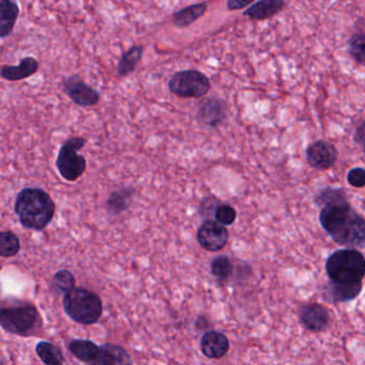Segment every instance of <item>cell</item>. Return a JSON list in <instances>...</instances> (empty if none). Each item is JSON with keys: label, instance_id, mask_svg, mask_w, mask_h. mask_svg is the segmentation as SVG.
<instances>
[{"label": "cell", "instance_id": "23", "mask_svg": "<svg viewBox=\"0 0 365 365\" xmlns=\"http://www.w3.org/2000/svg\"><path fill=\"white\" fill-rule=\"evenodd\" d=\"M21 241L14 233L10 231H0V256L13 257L19 254Z\"/></svg>", "mask_w": 365, "mask_h": 365}, {"label": "cell", "instance_id": "29", "mask_svg": "<svg viewBox=\"0 0 365 365\" xmlns=\"http://www.w3.org/2000/svg\"><path fill=\"white\" fill-rule=\"evenodd\" d=\"M255 1V0H227V8L230 11L242 10Z\"/></svg>", "mask_w": 365, "mask_h": 365}, {"label": "cell", "instance_id": "31", "mask_svg": "<svg viewBox=\"0 0 365 365\" xmlns=\"http://www.w3.org/2000/svg\"><path fill=\"white\" fill-rule=\"evenodd\" d=\"M0 297H1V289H0Z\"/></svg>", "mask_w": 365, "mask_h": 365}, {"label": "cell", "instance_id": "24", "mask_svg": "<svg viewBox=\"0 0 365 365\" xmlns=\"http://www.w3.org/2000/svg\"><path fill=\"white\" fill-rule=\"evenodd\" d=\"M51 287L58 293L66 295V293L76 287V280H75L74 274L68 270H60L53 276Z\"/></svg>", "mask_w": 365, "mask_h": 365}, {"label": "cell", "instance_id": "15", "mask_svg": "<svg viewBox=\"0 0 365 365\" xmlns=\"http://www.w3.org/2000/svg\"><path fill=\"white\" fill-rule=\"evenodd\" d=\"M361 291L362 282L336 283L330 281L325 289V296L329 301L340 304L356 299Z\"/></svg>", "mask_w": 365, "mask_h": 365}, {"label": "cell", "instance_id": "19", "mask_svg": "<svg viewBox=\"0 0 365 365\" xmlns=\"http://www.w3.org/2000/svg\"><path fill=\"white\" fill-rule=\"evenodd\" d=\"M207 11V4L200 2V4H191L186 8L181 9L173 13V23L177 27L185 28L195 23V21L203 16Z\"/></svg>", "mask_w": 365, "mask_h": 365}, {"label": "cell", "instance_id": "28", "mask_svg": "<svg viewBox=\"0 0 365 365\" xmlns=\"http://www.w3.org/2000/svg\"><path fill=\"white\" fill-rule=\"evenodd\" d=\"M347 181L354 188H364L365 169L361 167H356L349 171V173L347 174Z\"/></svg>", "mask_w": 365, "mask_h": 365}, {"label": "cell", "instance_id": "21", "mask_svg": "<svg viewBox=\"0 0 365 365\" xmlns=\"http://www.w3.org/2000/svg\"><path fill=\"white\" fill-rule=\"evenodd\" d=\"M143 56V47L134 45L125 53L122 54L118 64L117 72L120 77H125L134 72Z\"/></svg>", "mask_w": 365, "mask_h": 365}, {"label": "cell", "instance_id": "18", "mask_svg": "<svg viewBox=\"0 0 365 365\" xmlns=\"http://www.w3.org/2000/svg\"><path fill=\"white\" fill-rule=\"evenodd\" d=\"M19 16L16 0H0V38H6L12 34Z\"/></svg>", "mask_w": 365, "mask_h": 365}, {"label": "cell", "instance_id": "12", "mask_svg": "<svg viewBox=\"0 0 365 365\" xmlns=\"http://www.w3.org/2000/svg\"><path fill=\"white\" fill-rule=\"evenodd\" d=\"M309 164L317 169H328L336 164L338 150L334 144L326 141H317L309 146L306 151Z\"/></svg>", "mask_w": 365, "mask_h": 365}, {"label": "cell", "instance_id": "26", "mask_svg": "<svg viewBox=\"0 0 365 365\" xmlns=\"http://www.w3.org/2000/svg\"><path fill=\"white\" fill-rule=\"evenodd\" d=\"M212 276L219 281H225L233 274V264L227 256H218L210 265Z\"/></svg>", "mask_w": 365, "mask_h": 365}, {"label": "cell", "instance_id": "11", "mask_svg": "<svg viewBox=\"0 0 365 365\" xmlns=\"http://www.w3.org/2000/svg\"><path fill=\"white\" fill-rule=\"evenodd\" d=\"M195 117L200 124L217 128L227 118V104L218 98L203 99L197 106Z\"/></svg>", "mask_w": 365, "mask_h": 365}, {"label": "cell", "instance_id": "6", "mask_svg": "<svg viewBox=\"0 0 365 365\" xmlns=\"http://www.w3.org/2000/svg\"><path fill=\"white\" fill-rule=\"evenodd\" d=\"M326 271L332 282H362L365 276L364 256L357 249L336 251L327 259Z\"/></svg>", "mask_w": 365, "mask_h": 365}, {"label": "cell", "instance_id": "13", "mask_svg": "<svg viewBox=\"0 0 365 365\" xmlns=\"http://www.w3.org/2000/svg\"><path fill=\"white\" fill-rule=\"evenodd\" d=\"M300 319L304 327L313 332L324 331L330 321L327 309L319 304L304 306L300 312Z\"/></svg>", "mask_w": 365, "mask_h": 365}, {"label": "cell", "instance_id": "16", "mask_svg": "<svg viewBox=\"0 0 365 365\" xmlns=\"http://www.w3.org/2000/svg\"><path fill=\"white\" fill-rule=\"evenodd\" d=\"M38 70V62L36 58L25 57L19 66H0V76L9 81H19L36 74Z\"/></svg>", "mask_w": 365, "mask_h": 365}, {"label": "cell", "instance_id": "7", "mask_svg": "<svg viewBox=\"0 0 365 365\" xmlns=\"http://www.w3.org/2000/svg\"><path fill=\"white\" fill-rule=\"evenodd\" d=\"M86 144V139L81 136L70 137L62 144L56 160V166L66 181H76L85 174L87 161L78 151L85 147Z\"/></svg>", "mask_w": 365, "mask_h": 365}, {"label": "cell", "instance_id": "32", "mask_svg": "<svg viewBox=\"0 0 365 365\" xmlns=\"http://www.w3.org/2000/svg\"><path fill=\"white\" fill-rule=\"evenodd\" d=\"M0 270H1V265H0Z\"/></svg>", "mask_w": 365, "mask_h": 365}, {"label": "cell", "instance_id": "3", "mask_svg": "<svg viewBox=\"0 0 365 365\" xmlns=\"http://www.w3.org/2000/svg\"><path fill=\"white\" fill-rule=\"evenodd\" d=\"M0 327L21 338L38 336L43 328V319L34 304L21 300L4 301L0 304Z\"/></svg>", "mask_w": 365, "mask_h": 365}, {"label": "cell", "instance_id": "4", "mask_svg": "<svg viewBox=\"0 0 365 365\" xmlns=\"http://www.w3.org/2000/svg\"><path fill=\"white\" fill-rule=\"evenodd\" d=\"M66 314L81 325H94L103 314V302L93 291L83 287H74L63 297Z\"/></svg>", "mask_w": 365, "mask_h": 365}, {"label": "cell", "instance_id": "25", "mask_svg": "<svg viewBox=\"0 0 365 365\" xmlns=\"http://www.w3.org/2000/svg\"><path fill=\"white\" fill-rule=\"evenodd\" d=\"M349 54L357 64H365V32H356L349 38Z\"/></svg>", "mask_w": 365, "mask_h": 365}, {"label": "cell", "instance_id": "8", "mask_svg": "<svg viewBox=\"0 0 365 365\" xmlns=\"http://www.w3.org/2000/svg\"><path fill=\"white\" fill-rule=\"evenodd\" d=\"M169 90L182 99H199L210 91V79L197 70H185L175 73L168 83Z\"/></svg>", "mask_w": 365, "mask_h": 365}, {"label": "cell", "instance_id": "22", "mask_svg": "<svg viewBox=\"0 0 365 365\" xmlns=\"http://www.w3.org/2000/svg\"><path fill=\"white\" fill-rule=\"evenodd\" d=\"M36 353L41 361L46 365H61L66 362L61 351L46 341H41L36 344Z\"/></svg>", "mask_w": 365, "mask_h": 365}, {"label": "cell", "instance_id": "17", "mask_svg": "<svg viewBox=\"0 0 365 365\" xmlns=\"http://www.w3.org/2000/svg\"><path fill=\"white\" fill-rule=\"evenodd\" d=\"M285 0H259L244 11L245 16L253 21L272 19L284 9Z\"/></svg>", "mask_w": 365, "mask_h": 365}, {"label": "cell", "instance_id": "1", "mask_svg": "<svg viewBox=\"0 0 365 365\" xmlns=\"http://www.w3.org/2000/svg\"><path fill=\"white\" fill-rule=\"evenodd\" d=\"M315 203L323 207L319 223L334 242L349 249L365 248V219L354 211L343 191L325 189Z\"/></svg>", "mask_w": 365, "mask_h": 365}, {"label": "cell", "instance_id": "9", "mask_svg": "<svg viewBox=\"0 0 365 365\" xmlns=\"http://www.w3.org/2000/svg\"><path fill=\"white\" fill-rule=\"evenodd\" d=\"M64 94L81 107L94 106L100 102V94L88 85L79 75H71L62 81Z\"/></svg>", "mask_w": 365, "mask_h": 365}, {"label": "cell", "instance_id": "30", "mask_svg": "<svg viewBox=\"0 0 365 365\" xmlns=\"http://www.w3.org/2000/svg\"><path fill=\"white\" fill-rule=\"evenodd\" d=\"M355 141L361 145L365 154V120L357 126L355 131Z\"/></svg>", "mask_w": 365, "mask_h": 365}, {"label": "cell", "instance_id": "2", "mask_svg": "<svg viewBox=\"0 0 365 365\" xmlns=\"http://www.w3.org/2000/svg\"><path fill=\"white\" fill-rule=\"evenodd\" d=\"M14 211L21 226L41 231L53 221L56 205L48 193L42 189L24 188L15 199Z\"/></svg>", "mask_w": 365, "mask_h": 365}, {"label": "cell", "instance_id": "27", "mask_svg": "<svg viewBox=\"0 0 365 365\" xmlns=\"http://www.w3.org/2000/svg\"><path fill=\"white\" fill-rule=\"evenodd\" d=\"M216 221L225 226H230L235 222L237 212L230 205H219L214 214Z\"/></svg>", "mask_w": 365, "mask_h": 365}, {"label": "cell", "instance_id": "14", "mask_svg": "<svg viewBox=\"0 0 365 365\" xmlns=\"http://www.w3.org/2000/svg\"><path fill=\"white\" fill-rule=\"evenodd\" d=\"M201 351L208 359H221L230 349L229 339L218 331H207L202 336Z\"/></svg>", "mask_w": 365, "mask_h": 365}, {"label": "cell", "instance_id": "5", "mask_svg": "<svg viewBox=\"0 0 365 365\" xmlns=\"http://www.w3.org/2000/svg\"><path fill=\"white\" fill-rule=\"evenodd\" d=\"M68 351L79 361L92 365H115L132 364L130 354L113 344L98 346L89 340H73L68 343Z\"/></svg>", "mask_w": 365, "mask_h": 365}, {"label": "cell", "instance_id": "20", "mask_svg": "<svg viewBox=\"0 0 365 365\" xmlns=\"http://www.w3.org/2000/svg\"><path fill=\"white\" fill-rule=\"evenodd\" d=\"M134 190L132 188H122L111 193L106 201V208L109 214L118 216L125 211L132 203Z\"/></svg>", "mask_w": 365, "mask_h": 365}, {"label": "cell", "instance_id": "10", "mask_svg": "<svg viewBox=\"0 0 365 365\" xmlns=\"http://www.w3.org/2000/svg\"><path fill=\"white\" fill-rule=\"evenodd\" d=\"M197 242L208 252H219L229 241V231L218 221L206 220L197 229Z\"/></svg>", "mask_w": 365, "mask_h": 365}]
</instances>
